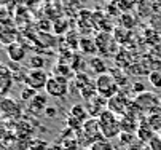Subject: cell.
<instances>
[{"mask_svg":"<svg viewBox=\"0 0 161 150\" xmlns=\"http://www.w3.org/2000/svg\"><path fill=\"white\" fill-rule=\"evenodd\" d=\"M96 93L101 97L107 99V101L120 93L118 91V83H117V80L113 78L112 74L97 75V78H96Z\"/></svg>","mask_w":161,"mask_h":150,"instance_id":"2","label":"cell"},{"mask_svg":"<svg viewBox=\"0 0 161 150\" xmlns=\"http://www.w3.org/2000/svg\"><path fill=\"white\" fill-rule=\"evenodd\" d=\"M150 83L155 88L161 90V70H155V72L150 74Z\"/></svg>","mask_w":161,"mask_h":150,"instance_id":"18","label":"cell"},{"mask_svg":"<svg viewBox=\"0 0 161 150\" xmlns=\"http://www.w3.org/2000/svg\"><path fill=\"white\" fill-rule=\"evenodd\" d=\"M121 21H123V26H125V29H129V27H132L134 24H136V21L126 13V14H123V18H121Z\"/></svg>","mask_w":161,"mask_h":150,"instance_id":"21","label":"cell"},{"mask_svg":"<svg viewBox=\"0 0 161 150\" xmlns=\"http://www.w3.org/2000/svg\"><path fill=\"white\" fill-rule=\"evenodd\" d=\"M81 130H83V134L86 136V141L91 142V144H96V142L104 139L97 118H88L86 121H83Z\"/></svg>","mask_w":161,"mask_h":150,"instance_id":"7","label":"cell"},{"mask_svg":"<svg viewBox=\"0 0 161 150\" xmlns=\"http://www.w3.org/2000/svg\"><path fill=\"white\" fill-rule=\"evenodd\" d=\"M5 50H7V56L10 58V61L11 62H22L24 61V58H26V48L22 47L19 42H16V43H13V45H8V47H5Z\"/></svg>","mask_w":161,"mask_h":150,"instance_id":"10","label":"cell"},{"mask_svg":"<svg viewBox=\"0 0 161 150\" xmlns=\"http://www.w3.org/2000/svg\"><path fill=\"white\" fill-rule=\"evenodd\" d=\"M18 38H19V32H18L14 27L7 26V27H3V29H2V32H0V43L5 45V47L16 43Z\"/></svg>","mask_w":161,"mask_h":150,"instance_id":"12","label":"cell"},{"mask_svg":"<svg viewBox=\"0 0 161 150\" xmlns=\"http://www.w3.org/2000/svg\"><path fill=\"white\" fill-rule=\"evenodd\" d=\"M37 94H38V91H35V90H32V88H29V86H24V88L21 90V99L24 101V102H27V104H29Z\"/></svg>","mask_w":161,"mask_h":150,"instance_id":"17","label":"cell"},{"mask_svg":"<svg viewBox=\"0 0 161 150\" xmlns=\"http://www.w3.org/2000/svg\"><path fill=\"white\" fill-rule=\"evenodd\" d=\"M89 66H93V70H94L97 75L107 74V72H105V62H104L101 58H93V59L89 61Z\"/></svg>","mask_w":161,"mask_h":150,"instance_id":"15","label":"cell"},{"mask_svg":"<svg viewBox=\"0 0 161 150\" xmlns=\"http://www.w3.org/2000/svg\"><path fill=\"white\" fill-rule=\"evenodd\" d=\"M99 126H101V133L105 139H113L120 136L121 133V120H118V117L112 114L110 110H104L99 117Z\"/></svg>","mask_w":161,"mask_h":150,"instance_id":"1","label":"cell"},{"mask_svg":"<svg viewBox=\"0 0 161 150\" xmlns=\"http://www.w3.org/2000/svg\"><path fill=\"white\" fill-rule=\"evenodd\" d=\"M29 67L32 70H43L45 67V58L40 54H34L29 58Z\"/></svg>","mask_w":161,"mask_h":150,"instance_id":"13","label":"cell"},{"mask_svg":"<svg viewBox=\"0 0 161 150\" xmlns=\"http://www.w3.org/2000/svg\"><path fill=\"white\" fill-rule=\"evenodd\" d=\"M45 148H47V144H45V141H40V139H35L29 142L27 145V150H45Z\"/></svg>","mask_w":161,"mask_h":150,"instance_id":"19","label":"cell"},{"mask_svg":"<svg viewBox=\"0 0 161 150\" xmlns=\"http://www.w3.org/2000/svg\"><path fill=\"white\" fill-rule=\"evenodd\" d=\"M13 74L8 69V66H3L0 64V93L7 94L10 91V88L13 86Z\"/></svg>","mask_w":161,"mask_h":150,"instance_id":"9","label":"cell"},{"mask_svg":"<svg viewBox=\"0 0 161 150\" xmlns=\"http://www.w3.org/2000/svg\"><path fill=\"white\" fill-rule=\"evenodd\" d=\"M80 48L83 50V53H96L97 48H96V43H94V40H89V38H83L80 42Z\"/></svg>","mask_w":161,"mask_h":150,"instance_id":"16","label":"cell"},{"mask_svg":"<svg viewBox=\"0 0 161 150\" xmlns=\"http://www.w3.org/2000/svg\"><path fill=\"white\" fill-rule=\"evenodd\" d=\"M45 91H47L48 96H53V97H58V99L65 97L67 93H69V78L61 77V75H51L48 78Z\"/></svg>","mask_w":161,"mask_h":150,"instance_id":"3","label":"cell"},{"mask_svg":"<svg viewBox=\"0 0 161 150\" xmlns=\"http://www.w3.org/2000/svg\"><path fill=\"white\" fill-rule=\"evenodd\" d=\"M48 74L45 70H32L29 69L27 70V75H26V86L35 90V91H40V90H45L47 88V83H48Z\"/></svg>","mask_w":161,"mask_h":150,"instance_id":"5","label":"cell"},{"mask_svg":"<svg viewBox=\"0 0 161 150\" xmlns=\"http://www.w3.org/2000/svg\"><path fill=\"white\" fill-rule=\"evenodd\" d=\"M159 136H161V131H159Z\"/></svg>","mask_w":161,"mask_h":150,"instance_id":"23","label":"cell"},{"mask_svg":"<svg viewBox=\"0 0 161 150\" xmlns=\"http://www.w3.org/2000/svg\"><path fill=\"white\" fill-rule=\"evenodd\" d=\"M148 147H150V150H161V136H159V134H155V136L150 139Z\"/></svg>","mask_w":161,"mask_h":150,"instance_id":"20","label":"cell"},{"mask_svg":"<svg viewBox=\"0 0 161 150\" xmlns=\"http://www.w3.org/2000/svg\"><path fill=\"white\" fill-rule=\"evenodd\" d=\"M94 43H96V48L101 54H113L115 51H117L118 48V43H117V40H115V37L108 32H101L97 34V37L94 38Z\"/></svg>","mask_w":161,"mask_h":150,"instance_id":"4","label":"cell"},{"mask_svg":"<svg viewBox=\"0 0 161 150\" xmlns=\"http://www.w3.org/2000/svg\"><path fill=\"white\" fill-rule=\"evenodd\" d=\"M45 115H47L48 118H53V117H56V114H58V110L54 109V107H47L45 109V112H43Z\"/></svg>","mask_w":161,"mask_h":150,"instance_id":"22","label":"cell"},{"mask_svg":"<svg viewBox=\"0 0 161 150\" xmlns=\"http://www.w3.org/2000/svg\"><path fill=\"white\" fill-rule=\"evenodd\" d=\"M0 112L7 118H18L21 115V107L18 105L16 101L10 97H2L0 99Z\"/></svg>","mask_w":161,"mask_h":150,"instance_id":"8","label":"cell"},{"mask_svg":"<svg viewBox=\"0 0 161 150\" xmlns=\"http://www.w3.org/2000/svg\"><path fill=\"white\" fill-rule=\"evenodd\" d=\"M47 96L45 94H37L29 104H27V112L32 114V115H40L42 112H45V109H47Z\"/></svg>","mask_w":161,"mask_h":150,"instance_id":"11","label":"cell"},{"mask_svg":"<svg viewBox=\"0 0 161 150\" xmlns=\"http://www.w3.org/2000/svg\"><path fill=\"white\" fill-rule=\"evenodd\" d=\"M129 107H131V102L123 93H118L117 96H113L112 99L107 101V110H110L117 117L118 115H128Z\"/></svg>","mask_w":161,"mask_h":150,"instance_id":"6","label":"cell"},{"mask_svg":"<svg viewBox=\"0 0 161 150\" xmlns=\"http://www.w3.org/2000/svg\"><path fill=\"white\" fill-rule=\"evenodd\" d=\"M70 114H72V117H74V118H77L78 121H80V120H85V121L88 120V118H86V117H88V110L85 109V107H83L81 104H75V105L72 107Z\"/></svg>","mask_w":161,"mask_h":150,"instance_id":"14","label":"cell"}]
</instances>
